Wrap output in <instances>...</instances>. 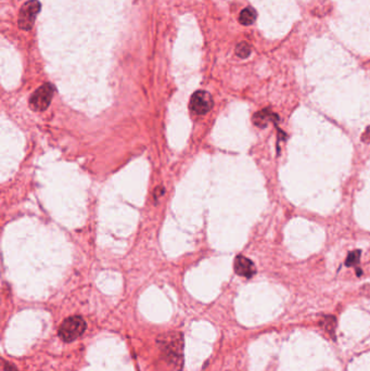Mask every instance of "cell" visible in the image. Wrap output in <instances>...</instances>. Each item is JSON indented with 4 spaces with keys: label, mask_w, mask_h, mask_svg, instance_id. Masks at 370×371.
<instances>
[{
    "label": "cell",
    "mask_w": 370,
    "mask_h": 371,
    "mask_svg": "<svg viewBox=\"0 0 370 371\" xmlns=\"http://www.w3.org/2000/svg\"><path fill=\"white\" fill-rule=\"evenodd\" d=\"M157 344L165 360L181 369L184 364V337L182 333H163L158 337Z\"/></svg>",
    "instance_id": "cell-1"
},
{
    "label": "cell",
    "mask_w": 370,
    "mask_h": 371,
    "mask_svg": "<svg viewBox=\"0 0 370 371\" xmlns=\"http://www.w3.org/2000/svg\"><path fill=\"white\" fill-rule=\"evenodd\" d=\"M86 321L81 316H72L66 318L59 328V337L62 341L70 343L82 337L86 331Z\"/></svg>",
    "instance_id": "cell-2"
},
{
    "label": "cell",
    "mask_w": 370,
    "mask_h": 371,
    "mask_svg": "<svg viewBox=\"0 0 370 371\" xmlns=\"http://www.w3.org/2000/svg\"><path fill=\"white\" fill-rule=\"evenodd\" d=\"M54 92V87L51 84H45L40 86L29 99V107L36 112L46 110L51 102Z\"/></svg>",
    "instance_id": "cell-3"
},
{
    "label": "cell",
    "mask_w": 370,
    "mask_h": 371,
    "mask_svg": "<svg viewBox=\"0 0 370 371\" xmlns=\"http://www.w3.org/2000/svg\"><path fill=\"white\" fill-rule=\"evenodd\" d=\"M213 107V98L211 94L204 90L195 91L190 99L189 108L194 114L203 115L211 111Z\"/></svg>",
    "instance_id": "cell-4"
},
{
    "label": "cell",
    "mask_w": 370,
    "mask_h": 371,
    "mask_svg": "<svg viewBox=\"0 0 370 371\" xmlns=\"http://www.w3.org/2000/svg\"><path fill=\"white\" fill-rule=\"evenodd\" d=\"M40 10V3L37 0H30L23 4L18 15V25L22 29L28 30L34 25L36 15Z\"/></svg>",
    "instance_id": "cell-5"
},
{
    "label": "cell",
    "mask_w": 370,
    "mask_h": 371,
    "mask_svg": "<svg viewBox=\"0 0 370 371\" xmlns=\"http://www.w3.org/2000/svg\"><path fill=\"white\" fill-rule=\"evenodd\" d=\"M233 267H235V271L237 275L245 278H251L256 273V268L253 262L251 259L246 258L245 256L242 255H239L236 257Z\"/></svg>",
    "instance_id": "cell-6"
},
{
    "label": "cell",
    "mask_w": 370,
    "mask_h": 371,
    "mask_svg": "<svg viewBox=\"0 0 370 371\" xmlns=\"http://www.w3.org/2000/svg\"><path fill=\"white\" fill-rule=\"evenodd\" d=\"M274 121H278V117H277L276 114H274L269 109H265L257 112L253 116V123L254 125L260 127V128H265L267 126V124L269 122H274Z\"/></svg>",
    "instance_id": "cell-7"
},
{
    "label": "cell",
    "mask_w": 370,
    "mask_h": 371,
    "mask_svg": "<svg viewBox=\"0 0 370 371\" xmlns=\"http://www.w3.org/2000/svg\"><path fill=\"white\" fill-rule=\"evenodd\" d=\"M256 16H257L256 11L253 9L252 7H248V8H245L241 11V13H240L239 21H240V23L242 24V25L248 26V25H251V24L255 22Z\"/></svg>",
    "instance_id": "cell-8"
},
{
    "label": "cell",
    "mask_w": 370,
    "mask_h": 371,
    "mask_svg": "<svg viewBox=\"0 0 370 371\" xmlns=\"http://www.w3.org/2000/svg\"><path fill=\"white\" fill-rule=\"evenodd\" d=\"M236 53H237L238 57L242 58V59L248 58L249 55L251 54V47H250V45L248 44V42H245V41L240 42V44L236 48Z\"/></svg>",
    "instance_id": "cell-9"
},
{
    "label": "cell",
    "mask_w": 370,
    "mask_h": 371,
    "mask_svg": "<svg viewBox=\"0 0 370 371\" xmlns=\"http://www.w3.org/2000/svg\"><path fill=\"white\" fill-rule=\"evenodd\" d=\"M324 327H325V330L328 331L330 335L334 337L335 336V331H336V324H337V320L335 317L332 316H326L324 318Z\"/></svg>",
    "instance_id": "cell-10"
},
{
    "label": "cell",
    "mask_w": 370,
    "mask_h": 371,
    "mask_svg": "<svg viewBox=\"0 0 370 371\" xmlns=\"http://www.w3.org/2000/svg\"><path fill=\"white\" fill-rule=\"evenodd\" d=\"M360 259H361V251L356 250L350 253L345 264H347V266H354L356 264H359Z\"/></svg>",
    "instance_id": "cell-11"
},
{
    "label": "cell",
    "mask_w": 370,
    "mask_h": 371,
    "mask_svg": "<svg viewBox=\"0 0 370 371\" xmlns=\"http://www.w3.org/2000/svg\"><path fill=\"white\" fill-rule=\"evenodd\" d=\"M363 140L364 141H370V127H368L367 131L365 132V134H364Z\"/></svg>",
    "instance_id": "cell-12"
}]
</instances>
